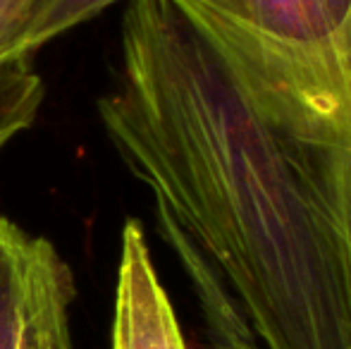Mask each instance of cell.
<instances>
[{"label": "cell", "mask_w": 351, "mask_h": 349, "mask_svg": "<svg viewBox=\"0 0 351 349\" xmlns=\"http://www.w3.org/2000/svg\"><path fill=\"white\" fill-rule=\"evenodd\" d=\"M213 14L273 41L337 53L335 27L323 0H196Z\"/></svg>", "instance_id": "4"}, {"label": "cell", "mask_w": 351, "mask_h": 349, "mask_svg": "<svg viewBox=\"0 0 351 349\" xmlns=\"http://www.w3.org/2000/svg\"><path fill=\"white\" fill-rule=\"evenodd\" d=\"M34 0H0V51L5 48L8 38L22 22L24 12L29 10Z\"/></svg>", "instance_id": "8"}, {"label": "cell", "mask_w": 351, "mask_h": 349, "mask_svg": "<svg viewBox=\"0 0 351 349\" xmlns=\"http://www.w3.org/2000/svg\"><path fill=\"white\" fill-rule=\"evenodd\" d=\"M115 3L120 0H34L0 51V65L29 62V58L38 48L48 46L79 24L98 17L103 10Z\"/></svg>", "instance_id": "5"}, {"label": "cell", "mask_w": 351, "mask_h": 349, "mask_svg": "<svg viewBox=\"0 0 351 349\" xmlns=\"http://www.w3.org/2000/svg\"><path fill=\"white\" fill-rule=\"evenodd\" d=\"M323 3H325V10H328L330 19H332V27L337 29L339 22L344 19V14H347L351 0H323Z\"/></svg>", "instance_id": "10"}, {"label": "cell", "mask_w": 351, "mask_h": 349, "mask_svg": "<svg viewBox=\"0 0 351 349\" xmlns=\"http://www.w3.org/2000/svg\"><path fill=\"white\" fill-rule=\"evenodd\" d=\"M77 282L51 239L0 215V349H74Z\"/></svg>", "instance_id": "2"}, {"label": "cell", "mask_w": 351, "mask_h": 349, "mask_svg": "<svg viewBox=\"0 0 351 349\" xmlns=\"http://www.w3.org/2000/svg\"><path fill=\"white\" fill-rule=\"evenodd\" d=\"M43 96V80L29 62L0 65V154L14 136L36 122Z\"/></svg>", "instance_id": "6"}, {"label": "cell", "mask_w": 351, "mask_h": 349, "mask_svg": "<svg viewBox=\"0 0 351 349\" xmlns=\"http://www.w3.org/2000/svg\"><path fill=\"white\" fill-rule=\"evenodd\" d=\"M335 48H337L339 62H342V70L347 75V82L351 86V3L349 10L344 14V19L339 22V27L335 29Z\"/></svg>", "instance_id": "9"}, {"label": "cell", "mask_w": 351, "mask_h": 349, "mask_svg": "<svg viewBox=\"0 0 351 349\" xmlns=\"http://www.w3.org/2000/svg\"><path fill=\"white\" fill-rule=\"evenodd\" d=\"M201 316L206 349H263L237 306L208 285H189Z\"/></svg>", "instance_id": "7"}, {"label": "cell", "mask_w": 351, "mask_h": 349, "mask_svg": "<svg viewBox=\"0 0 351 349\" xmlns=\"http://www.w3.org/2000/svg\"><path fill=\"white\" fill-rule=\"evenodd\" d=\"M110 349H189L139 220L122 228Z\"/></svg>", "instance_id": "3"}, {"label": "cell", "mask_w": 351, "mask_h": 349, "mask_svg": "<svg viewBox=\"0 0 351 349\" xmlns=\"http://www.w3.org/2000/svg\"><path fill=\"white\" fill-rule=\"evenodd\" d=\"M98 117L189 285L263 349H351V86L337 53L132 0Z\"/></svg>", "instance_id": "1"}]
</instances>
